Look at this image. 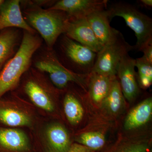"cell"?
I'll use <instances>...</instances> for the list:
<instances>
[{
  "label": "cell",
  "mask_w": 152,
  "mask_h": 152,
  "mask_svg": "<svg viewBox=\"0 0 152 152\" xmlns=\"http://www.w3.org/2000/svg\"><path fill=\"white\" fill-rule=\"evenodd\" d=\"M115 77H108L95 73H91L88 78L89 96L93 102L101 105L108 95L113 81Z\"/></svg>",
  "instance_id": "16"
},
{
  "label": "cell",
  "mask_w": 152,
  "mask_h": 152,
  "mask_svg": "<svg viewBox=\"0 0 152 152\" xmlns=\"http://www.w3.org/2000/svg\"><path fill=\"white\" fill-rule=\"evenodd\" d=\"M135 68V59L127 54L123 57L117 69L116 77L124 97L129 102L134 100L139 92Z\"/></svg>",
  "instance_id": "8"
},
{
  "label": "cell",
  "mask_w": 152,
  "mask_h": 152,
  "mask_svg": "<svg viewBox=\"0 0 152 152\" xmlns=\"http://www.w3.org/2000/svg\"><path fill=\"white\" fill-rule=\"evenodd\" d=\"M133 50V46L126 42L120 32L113 40L104 45L97 53L91 72L115 77L118 67L123 57Z\"/></svg>",
  "instance_id": "5"
},
{
  "label": "cell",
  "mask_w": 152,
  "mask_h": 152,
  "mask_svg": "<svg viewBox=\"0 0 152 152\" xmlns=\"http://www.w3.org/2000/svg\"><path fill=\"white\" fill-rule=\"evenodd\" d=\"M86 18L102 47L113 40L120 32L110 26L111 19L107 9L96 11L88 15Z\"/></svg>",
  "instance_id": "11"
},
{
  "label": "cell",
  "mask_w": 152,
  "mask_h": 152,
  "mask_svg": "<svg viewBox=\"0 0 152 152\" xmlns=\"http://www.w3.org/2000/svg\"><path fill=\"white\" fill-rule=\"evenodd\" d=\"M143 53V57L148 62L152 64V44L145 47L142 50Z\"/></svg>",
  "instance_id": "25"
},
{
  "label": "cell",
  "mask_w": 152,
  "mask_h": 152,
  "mask_svg": "<svg viewBox=\"0 0 152 152\" xmlns=\"http://www.w3.org/2000/svg\"><path fill=\"white\" fill-rule=\"evenodd\" d=\"M47 152H68L70 140L67 131L58 123L49 125L46 130Z\"/></svg>",
  "instance_id": "14"
},
{
  "label": "cell",
  "mask_w": 152,
  "mask_h": 152,
  "mask_svg": "<svg viewBox=\"0 0 152 152\" xmlns=\"http://www.w3.org/2000/svg\"><path fill=\"white\" fill-rule=\"evenodd\" d=\"M135 67L137 68V80L139 86L142 88H148L152 83V64L143 57L135 59Z\"/></svg>",
  "instance_id": "21"
},
{
  "label": "cell",
  "mask_w": 152,
  "mask_h": 152,
  "mask_svg": "<svg viewBox=\"0 0 152 152\" xmlns=\"http://www.w3.org/2000/svg\"><path fill=\"white\" fill-rule=\"evenodd\" d=\"M64 110L70 124L76 125L80 122L84 115V110L78 99L72 93H68L64 99Z\"/></svg>",
  "instance_id": "20"
},
{
  "label": "cell",
  "mask_w": 152,
  "mask_h": 152,
  "mask_svg": "<svg viewBox=\"0 0 152 152\" xmlns=\"http://www.w3.org/2000/svg\"><path fill=\"white\" fill-rule=\"evenodd\" d=\"M76 140L91 149L96 151L101 149L105 144V137L99 132H90L82 133L77 138Z\"/></svg>",
  "instance_id": "22"
},
{
  "label": "cell",
  "mask_w": 152,
  "mask_h": 152,
  "mask_svg": "<svg viewBox=\"0 0 152 152\" xmlns=\"http://www.w3.org/2000/svg\"><path fill=\"white\" fill-rule=\"evenodd\" d=\"M107 3V0H61L49 9L62 11L70 18H86L96 11L106 9Z\"/></svg>",
  "instance_id": "9"
},
{
  "label": "cell",
  "mask_w": 152,
  "mask_h": 152,
  "mask_svg": "<svg viewBox=\"0 0 152 152\" xmlns=\"http://www.w3.org/2000/svg\"><path fill=\"white\" fill-rule=\"evenodd\" d=\"M61 48L68 61L78 71V74L88 75L94 65L97 53L64 34Z\"/></svg>",
  "instance_id": "6"
},
{
  "label": "cell",
  "mask_w": 152,
  "mask_h": 152,
  "mask_svg": "<svg viewBox=\"0 0 152 152\" xmlns=\"http://www.w3.org/2000/svg\"><path fill=\"white\" fill-rule=\"evenodd\" d=\"M0 123L11 127L29 126L31 120L29 117L17 110L0 106Z\"/></svg>",
  "instance_id": "19"
},
{
  "label": "cell",
  "mask_w": 152,
  "mask_h": 152,
  "mask_svg": "<svg viewBox=\"0 0 152 152\" xmlns=\"http://www.w3.org/2000/svg\"><path fill=\"white\" fill-rule=\"evenodd\" d=\"M29 141L23 131L0 127V152H27Z\"/></svg>",
  "instance_id": "12"
},
{
  "label": "cell",
  "mask_w": 152,
  "mask_h": 152,
  "mask_svg": "<svg viewBox=\"0 0 152 152\" xmlns=\"http://www.w3.org/2000/svg\"><path fill=\"white\" fill-rule=\"evenodd\" d=\"M4 1H4V0H0V11H1L2 6L4 2Z\"/></svg>",
  "instance_id": "27"
},
{
  "label": "cell",
  "mask_w": 152,
  "mask_h": 152,
  "mask_svg": "<svg viewBox=\"0 0 152 152\" xmlns=\"http://www.w3.org/2000/svg\"><path fill=\"white\" fill-rule=\"evenodd\" d=\"M152 115V99L142 101L130 111L125 119L124 128L130 131L140 127L151 120Z\"/></svg>",
  "instance_id": "15"
},
{
  "label": "cell",
  "mask_w": 152,
  "mask_h": 152,
  "mask_svg": "<svg viewBox=\"0 0 152 152\" xmlns=\"http://www.w3.org/2000/svg\"><path fill=\"white\" fill-rule=\"evenodd\" d=\"M111 20L120 17L135 34L137 42L133 49L142 51L145 47L152 44V20L132 5L120 2L111 5L107 9Z\"/></svg>",
  "instance_id": "3"
},
{
  "label": "cell",
  "mask_w": 152,
  "mask_h": 152,
  "mask_svg": "<svg viewBox=\"0 0 152 152\" xmlns=\"http://www.w3.org/2000/svg\"><path fill=\"white\" fill-rule=\"evenodd\" d=\"M41 44L42 40L35 33L24 31L18 50L5 64L0 72V99L18 85L22 76L28 70L33 55Z\"/></svg>",
  "instance_id": "1"
},
{
  "label": "cell",
  "mask_w": 152,
  "mask_h": 152,
  "mask_svg": "<svg viewBox=\"0 0 152 152\" xmlns=\"http://www.w3.org/2000/svg\"><path fill=\"white\" fill-rule=\"evenodd\" d=\"M24 89L30 99L36 106L46 111H53L54 107L50 92L42 82L35 78H31L26 82Z\"/></svg>",
  "instance_id": "13"
},
{
  "label": "cell",
  "mask_w": 152,
  "mask_h": 152,
  "mask_svg": "<svg viewBox=\"0 0 152 152\" xmlns=\"http://www.w3.org/2000/svg\"><path fill=\"white\" fill-rule=\"evenodd\" d=\"M25 20L44 39L49 50L61 35L64 34L69 16L62 11L44 9L37 4L31 5L24 11Z\"/></svg>",
  "instance_id": "2"
},
{
  "label": "cell",
  "mask_w": 152,
  "mask_h": 152,
  "mask_svg": "<svg viewBox=\"0 0 152 152\" xmlns=\"http://www.w3.org/2000/svg\"><path fill=\"white\" fill-rule=\"evenodd\" d=\"M19 0L5 1L0 11V32L10 28H20L32 33H35L22 15Z\"/></svg>",
  "instance_id": "10"
},
{
  "label": "cell",
  "mask_w": 152,
  "mask_h": 152,
  "mask_svg": "<svg viewBox=\"0 0 152 152\" xmlns=\"http://www.w3.org/2000/svg\"><path fill=\"white\" fill-rule=\"evenodd\" d=\"M35 66L38 71L48 74L53 84L59 89L64 88L70 82L76 83L83 89L87 87L89 75L77 74L69 69L52 50L39 57Z\"/></svg>",
  "instance_id": "4"
},
{
  "label": "cell",
  "mask_w": 152,
  "mask_h": 152,
  "mask_svg": "<svg viewBox=\"0 0 152 152\" xmlns=\"http://www.w3.org/2000/svg\"><path fill=\"white\" fill-rule=\"evenodd\" d=\"M149 148L147 141L130 140L118 144L107 152H148Z\"/></svg>",
  "instance_id": "23"
},
{
  "label": "cell",
  "mask_w": 152,
  "mask_h": 152,
  "mask_svg": "<svg viewBox=\"0 0 152 152\" xmlns=\"http://www.w3.org/2000/svg\"><path fill=\"white\" fill-rule=\"evenodd\" d=\"M124 103V97L116 77L113 81L110 91L101 105L109 113L115 115L121 111Z\"/></svg>",
  "instance_id": "18"
},
{
  "label": "cell",
  "mask_w": 152,
  "mask_h": 152,
  "mask_svg": "<svg viewBox=\"0 0 152 152\" xmlns=\"http://www.w3.org/2000/svg\"><path fill=\"white\" fill-rule=\"evenodd\" d=\"M68 152H96V151L81 144L74 143L71 145Z\"/></svg>",
  "instance_id": "24"
},
{
  "label": "cell",
  "mask_w": 152,
  "mask_h": 152,
  "mask_svg": "<svg viewBox=\"0 0 152 152\" xmlns=\"http://www.w3.org/2000/svg\"><path fill=\"white\" fill-rule=\"evenodd\" d=\"M64 34L97 53L103 47L96 37L86 18L69 17Z\"/></svg>",
  "instance_id": "7"
},
{
  "label": "cell",
  "mask_w": 152,
  "mask_h": 152,
  "mask_svg": "<svg viewBox=\"0 0 152 152\" xmlns=\"http://www.w3.org/2000/svg\"><path fill=\"white\" fill-rule=\"evenodd\" d=\"M18 40V31L14 28L0 32V69L14 54Z\"/></svg>",
  "instance_id": "17"
},
{
  "label": "cell",
  "mask_w": 152,
  "mask_h": 152,
  "mask_svg": "<svg viewBox=\"0 0 152 152\" xmlns=\"http://www.w3.org/2000/svg\"><path fill=\"white\" fill-rule=\"evenodd\" d=\"M139 2L146 8H151L152 7V0H140Z\"/></svg>",
  "instance_id": "26"
}]
</instances>
